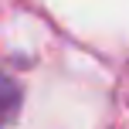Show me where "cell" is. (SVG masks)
<instances>
[{"mask_svg": "<svg viewBox=\"0 0 129 129\" xmlns=\"http://www.w3.org/2000/svg\"><path fill=\"white\" fill-rule=\"evenodd\" d=\"M20 102H24V95H20V85L14 82L7 71H0V129L10 126L14 119H17Z\"/></svg>", "mask_w": 129, "mask_h": 129, "instance_id": "6da1fadb", "label": "cell"}]
</instances>
